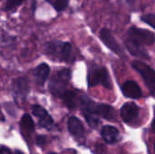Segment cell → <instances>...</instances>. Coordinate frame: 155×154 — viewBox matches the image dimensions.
<instances>
[{
  "instance_id": "cell-1",
  "label": "cell",
  "mask_w": 155,
  "mask_h": 154,
  "mask_svg": "<svg viewBox=\"0 0 155 154\" xmlns=\"http://www.w3.org/2000/svg\"><path fill=\"white\" fill-rule=\"evenodd\" d=\"M80 103L83 113L102 117L112 122L116 120V112L114 108L110 105L104 103H97L85 95H83L80 98Z\"/></svg>"
},
{
  "instance_id": "cell-2",
  "label": "cell",
  "mask_w": 155,
  "mask_h": 154,
  "mask_svg": "<svg viewBox=\"0 0 155 154\" xmlns=\"http://www.w3.org/2000/svg\"><path fill=\"white\" fill-rule=\"evenodd\" d=\"M45 53L58 61L72 63L74 61V54L73 47L69 43H63L60 41H53L45 44Z\"/></svg>"
},
{
  "instance_id": "cell-3",
  "label": "cell",
  "mask_w": 155,
  "mask_h": 154,
  "mask_svg": "<svg viewBox=\"0 0 155 154\" xmlns=\"http://www.w3.org/2000/svg\"><path fill=\"white\" fill-rule=\"evenodd\" d=\"M88 85L90 87L95 86L97 84H102L107 89H112L113 84L111 82L108 71L104 66L93 65L88 73Z\"/></svg>"
},
{
  "instance_id": "cell-4",
  "label": "cell",
  "mask_w": 155,
  "mask_h": 154,
  "mask_svg": "<svg viewBox=\"0 0 155 154\" xmlns=\"http://www.w3.org/2000/svg\"><path fill=\"white\" fill-rule=\"evenodd\" d=\"M71 78V71L69 69H62L58 71L49 83L50 92L57 97H62L65 92V87Z\"/></svg>"
},
{
  "instance_id": "cell-5",
  "label": "cell",
  "mask_w": 155,
  "mask_h": 154,
  "mask_svg": "<svg viewBox=\"0 0 155 154\" xmlns=\"http://www.w3.org/2000/svg\"><path fill=\"white\" fill-rule=\"evenodd\" d=\"M132 66L134 70H136L141 76L143 77L147 88L149 89L152 94L155 93V70L150 67L145 63L134 60L132 62Z\"/></svg>"
},
{
  "instance_id": "cell-6",
  "label": "cell",
  "mask_w": 155,
  "mask_h": 154,
  "mask_svg": "<svg viewBox=\"0 0 155 154\" xmlns=\"http://www.w3.org/2000/svg\"><path fill=\"white\" fill-rule=\"evenodd\" d=\"M127 37L141 45H152L155 43L154 33L146 29L138 28L136 26H131L129 28Z\"/></svg>"
},
{
  "instance_id": "cell-7",
  "label": "cell",
  "mask_w": 155,
  "mask_h": 154,
  "mask_svg": "<svg viewBox=\"0 0 155 154\" xmlns=\"http://www.w3.org/2000/svg\"><path fill=\"white\" fill-rule=\"evenodd\" d=\"M100 38L103 41V43L111 50L113 51L114 54H116L118 56L125 59L126 58V54L124 50L122 48V46L118 44V42L116 41V39L114 37V35L112 34V33L106 29V28H103L100 31Z\"/></svg>"
},
{
  "instance_id": "cell-8",
  "label": "cell",
  "mask_w": 155,
  "mask_h": 154,
  "mask_svg": "<svg viewBox=\"0 0 155 154\" xmlns=\"http://www.w3.org/2000/svg\"><path fill=\"white\" fill-rule=\"evenodd\" d=\"M139 116V107L133 102L125 103L121 108V117L126 123H133Z\"/></svg>"
},
{
  "instance_id": "cell-9",
  "label": "cell",
  "mask_w": 155,
  "mask_h": 154,
  "mask_svg": "<svg viewBox=\"0 0 155 154\" xmlns=\"http://www.w3.org/2000/svg\"><path fill=\"white\" fill-rule=\"evenodd\" d=\"M124 45L126 47V49L129 51V53L131 54H133L134 56H136L138 58L141 59H150V55L148 54L147 51L143 48V45H141L140 44L131 40L130 38H126L124 40Z\"/></svg>"
},
{
  "instance_id": "cell-10",
  "label": "cell",
  "mask_w": 155,
  "mask_h": 154,
  "mask_svg": "<svg viewBox=\"0 0 155 154\" xmlns=\"http://www.w3.org/2000/svg\"><path fill=\"white\" fill-rule=\"evenodd\" d=\"M32 111H33L34 115L38 118L39 123L42 127L46 128V129L52 128L54 124V121L52 117L48 114V113L43 107L39 105H34L32 108Z\"/></svg>"
},
{
  "instance_id": "cell-11",
  "label": "cell",
  "mask_w": 155,
  "mask_h": 154,
  "mask_svg": "<svg viewBox=\"0 0 155 154\" xmlns=\"http://www.w3.org/2000/svg\"><path fill=\"white\" fill-rule=\"evenodd\" d=\"M13 91L16 97L20 99H25L29 93V84L25 77H19L13 82Z\"/></svg>"
},
{
  "instance_id": "cell-12",
  "label": "cell",
  "mask_w": 155,
  "mask_h": 154,
  "mask_svg": "<svg viewBox=\"0 0 155 154\" xmlns=\"http://www.w3.org/2000/svg\"><path fill=\"white\" fill-rule=\"evenodd\" d=\"M122 92L125 97L132 99H138L142 96L143 93L139 85L132 80L126 81L122 85Z\"/></svg>"
},
{
  "instance_id": "cell-13",
  "label": "cell",
  "mask_w": 155,
  "mask_h": 154,
  "mask_svg": "<svg viewBox=\"0 0 155 154\" xmlns=\"http://www.w3.org/2000/svg\"><path fill=\"white\" fill-rule=\"evenodd\" d=\"M68 130L72 135H74L77 140H82L84 137V128L81 121L74 117L71 116L68 120Z\"/></svg>"
},
{
  "instance_id": "cell-14",
  "label": "cell",
  "mask_w": 155,
  "mask_h": 154,
  "mask_svg": "<svg viewBox=\"0 0 155 154\" xmlns=\"http://www.w3.org/2000/svg\"><path fill=\"white\" fill-rule=\"evenodd\" d=\"M101 135L104 141L109 144H114L119 141V131L111 125H105L101 130Z\"/></svg>"
},
{
  "instance_id": "cell-15",
  "label": "cell",
  "mask_w": 155,
  "mask_h": 154,
  "mask_svg": "<svg viewBox=\"0 0 155 154\" xmlns=\"http://www.w3.org/2000/svg\"><path fill=\"white\" fill-rule=\"evenodd\" d=\"M50 74V68L46 64H39L34 72L35 80L37 84L44 85L45 81L47 80Z\"/></svg>"
},
{
  "instance_id": "cell-16",
  "label": "cell",
  "mask_w": 155,
  "mask_h": 154,
  "mask_svg": "<svg viewBox=\"0 0 155 154\" xmlns=\"http://www.w3.org/2000/svg\"><path fill=\"white\" fill-rule=\"evenodd\" d=\"M64 104L71 110L77 106V94L73 91H65L61 97Z\"/></svg>"
},
{
  "instance_id": "cell-17",
  "label": "cell",
  "mask_w": 155,
  "mask_h": 154,
  "mask_svg": "<svg viewBox=\"0 0 155 154\" xmlns=\"http://www.w3.org/2000/svg\"><path fill=\"white\" fill-rule=\"evenodd\" d=\"M20 125H21V129L23 131V133H33L35 130V124L34 122L32 120V118L30 117V115L28 114H25L20 122Z\"/></svg>"
},
{
  "instance_id": "cell-18",
  "label": "cell",
  "mask_w": 155,
  "mask_h": 154,
  "mask_svg": "<svg viewBox=\"0 0 155 154\" xmlns=\"http://www.w3.org/2000/svg\"><path fill=\"white\" fill-rule=\"evenodd\" d=\"M86 122L88 123V124L92 127V128H96L99 123H100V121L98 119V117L96 116H94V115H91V114H87V113H83Z\"/></svg>"
},
{
  "instance_id": "cell-19",
  "label": "cell",
  "mask_w": 155,
  "mask_h": 154,
  "mask_svg": "<svg viewBox=\"0 0 155 154\" xmlns=\"http://www.w3.org/2000/svg\"><path fill=\"white\" fill-rule=\"evenodd\" d=\"M141 20L143 22H144L145 24L151 25L153 28L155 29V15H153V14L143 15L141 16Z\"/></svg>"
},
{
  "instance_id": "cell-20",
  "label": "cell",
  "mask_w": 155,
  "mask_h": 154,
  "mask_svg": "<svg viewBox=\"0 0 155 154\" xmlns=\"http://www.w3.org/2000/svg\"><path fill=\"white\" fill-rule=\"evenodd\" d=\"M69 1L70 0H55L54 4V6L56 11H58V12L63 11L67 7Z\"/></svg>"
},
{
  "instance_id": "cell-21",
  "label": "cell",
  "mask_w": 155,
  "mask_h": 154,
  "mask_svg": "<svg viewBox=\"0 0 155 154\" xmlns=\"http://www.w3.org/2000/svg\"><path fill=\"white\" fill-rule=\"evenodd\" d=\"M24 0H6V8L8 10H13L18 7Z\"/></svg>"
},
{
  "instance_id": "cell-22",
  "label": "cell",
  "mask_w": 155,
  "mask_h": 154,
  "mask_svg": "<svg viewBox=\"0 0 155 154\" xmlns=\"http://www.w3.org/2000/svg\"><path fill=\"white\" fill-rule=\"evenodd\" d=\"M46 142V138L45 136H42V135H39L36 137V144L38 146H42Z\"/></svg>"
},
{
  "instance_id": "cell-23",
  "label": "cell",
  "mask_w": 155,
  "mask_h": 154,
  "mask_svg": "<svg viewBox=\"0 0 155 154\" xmlns=\"http://www.w3.org/2000/svg\"><path fill=\"white\" fill-rule=\"evenodd\" d=\"M0 154H12L10 150L7 149L6 147H0Z\"/></svg>"
},
{
  "instance_id": "cell-24",
  "label": "cell",
  "mask_w": 155,
  "mask_h": 154,
  "mask_svg": "<svg viewBox=\"0 0 155 154\" xmlns=\"http://www.w3.org/2000/svg\"><path fill=\"white\" fill-rule=\"evenodd\" d=\"M124 2H126L128 5H134V0H124Z\"/></svg>"
},
{
  "instance_id": "cell-25",
  "label": "cell",
  "mask_w": 155,
  "mask_h": 154,
  "mask_svg": "<svg viewBox=\"0 0 155 154\" xmlns=\"http://www.w3.org/2000/svg\"><path fill=\"white\" fill-rule=\"evenodd\" d=\"M152 128H153V133H155V118L154 120L153 121V123H152Z\"/></svg>"
},
{
  "instance_id": "cell-26",
  "label": "cell",
  "mask_w": 155,
  "mask_h": 154,
  "mask_svg": "<svg viewBox=\"0 0 155 154\" xmlns=\"http://www.w3.org/2000/svg\"><path fill=\"white\" fill-rule=\"evenodd\" d=\"M15 154H24L22 152H20V151H16V152H15Z\"/></svg>"
},
{
  "instance_id": "cell-27",
  "label": "cell",
  "mask_w": 155,
  "mask_h": 154,
  "mask_svg": "<svg viewBox=\"0 0 155 154\" xmlns=\"http://www.w3.org/2000/svg\"><path fill=\"white\" fill-rule=\"evenodd\" d=\"M48 154H56V153H54V152H49Z\"/></svg>"
},
{
  "instance_id": "cell-28",
  "label": "cell",
  "mask_w": 155,
  "mask_h": 154,
  "mask_svg": "<svg viewBox=\"0 0 155 154\" xmlns=\"http://www.w3.org/2000/svg\"><path fill=\"white\" fill-rule=\"evenodd\" d=\"M153 148H154V152H155V141H154V144H153Z\"/></svg>"
}]
</instances>
